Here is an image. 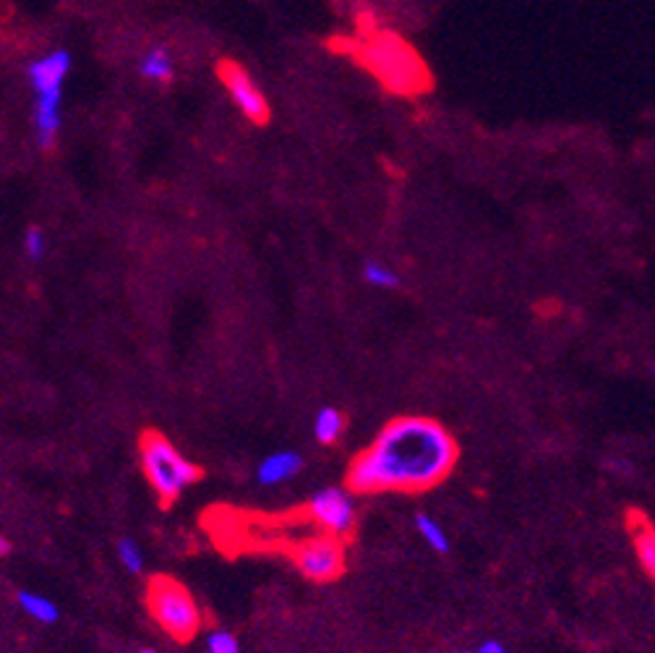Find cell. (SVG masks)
Segmentation results:
<instances>
[{
  "mask_svg": "<svg viewBox=\"0 0 655 653\" xmlns=\"http://www.w3.org/2000/svg\"><path fill=\"white\" fill-rule=\"evenodd\" d=\"M460 447L431 416H397L348 468L356 494H418L439 486L455 471Z\"/></svg>",
  "mask_w": 655,
  "mask_h": 653,
  "instance_id": "1",
  "label": "cell"
},
{
  "mask_svg": "<svg viewBox=\"0 0 655 653\" xmlns=\"http://www.w3.org/2000/svg\"><path fill=\"white\" fill-rule=\"evenodd\" d=\"M350 52L389 92L420 95L431 87V77H428L418 52L397 34L376 32L374 29L371 34L360 40V44H353Z\"/></svg>",
  "mask_w": 655,
  "mask_h": 653,
  "instance_id": "2",
  "label": "cell"
},
{
  "mask_svg": "<svg viewBox=\"0 0 655 653\" xmlns=\"http://www.w3.org/2000/svg\"><path fill=\"white\" fill-rule=\"evenodd\" d=\"M141 473L152 486L162 507H170L186 489L201 478V468L180 453L162 432H145L139 437Z\"/></svg>",
  "mask_w": 655,
  "mask_h": 653,
  "instance_id": "3",
  "label": "cell"
},
{
  "mask_svg": "<svg viewBox=\"0 0 655 653\" xmlns=\"http://www.w3.org/2000/svg\"><path fill=\"white\" fill-rule=\"evenodd\" d=\"M71 71L69 50H50L34 63H29V85L34 89V133L42 149L58 141L63 123V85Z\"/></svg>",
  "mask_w": 655,
  "mask_h": 653,
  "instance_id": "4",
  "label": "cell"
},
{
  "mask_svg": "<svg viewBox=\"0 0 655 653\" xmlns=\"http://www.w3.org/2000/svg\"><path fill=\"white\" fill-rule=\"evenodd\" d=\"M147 606L157 625L180 643L191 641L201 630L199 604L176 577L155 575L147 585Z\"/></svg>",
  "mask_w": 655,
  "mask_h": 653,
  "instance_id": "5",
  "label": "cell"
},
{
  "mask_svg": "<svg viewBox=\"0 0 655 653\" xmlns=\"http://www.w3.org/2000/svg\"><path fill=\"white\" fill-rule=\"evenodd\" d=\"M292 562L298 573L314 583H333L345 573V546L343 538L333 533L308 536L292 550Z\"/></svg>",
  "mask_w": 655,
  "mask_h": 653,
  "instance_id": "6",
  "label": "cell"
},
{
  "mask_svg": "<svg viewBox=\"0 0 655 653\" xmlns=\"http://www.w3.org/2000/svg\"><path fill=\"white\" fill-rule=\"evenodd\" d=\"M308 515L324 533H333L337 538L350 536L358 521L356 492L343 489V486L319 489L308 499Z\"/></svg>",
  "mask_w": 655,
  "mask_h": 653,
  "instance_id": "7",
  "label": "cell"
},
{
  "mask_svg": "<svg viewBox=\"0 0 655 653\" xmlns=\"http://www.w3.org/2000/svg\"><path fill=\"white\" fill-rule=\"evenodd\" d=\"M217 77H220L222 87L228 89L230 100L236 102V108L244 112L248 121L256 126L269 123V110L267 97L261 95V89L256 87V81L251 73H248L244 66H238L236 61H220L217 63Z\"/></svg>",
  "mask_w": 655,
  "mask_h": 653,
  "instance_id": "8",
  "label": "cell"
},
{
  "mask_svg": "<svg viewBox=\"0 0 655 653\" xmlns=\"http://www.w3.org/2000/svg\"><path fill=\"white\" fill-rule=\"evenodd\" d=\"M304 468V457L296 449H280V453L267 455L256 468V482L261 486H280L290 478H296Z\"/></svg>",
  "mask_w": 655,
  "mask_h": 653,
  "instance_id": "9",
  "label": "cell"
},
{
  "mask_svg": "<svg viewBox=\"0 0 655 653\" xmlns=\"http://www.w3.org/2000/svg\"><path fill=\"white\" fill-rule=\"evenodd\" d=\"M627 523L639 565H643L647 575L655 577V525L651 523V517L639 513V509H629Z\"/></svg>",
  "mask_w": 655,
  "mask_h": 653,
  "instance_id": "10",
  "label": "cell"
},
{
  "mask_svg": "<svg viewBox=\"0 0 655 653\" xmlns=\"http://www.w3.org/2000/svg\"><path fill=\"white\" fill-rule=\"evenodd\" d=\"M141 77L147 81H155V85H168L176 73V61H172L168 48H149L139 63Z\"/></svg>",
  "mask_w": 655,
  "mask_h": 653,
  "instance_id": "11",
  "label": "cell"
},
{
  "mask_svg": "<svg viewBox=\"0 0 655 653\" xmlns=\"http://www.w3.org/2000/svg\"><path fill=\"white\" fill-rule=\"evenodd\" d=\"M17 602L21 606V612L29 614V617L37 622H42V625H52V622L60 620V610L56 606V602H50V598L42 596V593L19 591Z\"/></svg>",
  "mask_w": 655,
  "mask_h": 653,
  "instance_id": "12",
  "label": "cell"
},
{
  "mask_svg": "<svg viewBox=\"0 0 655 653\" xmlns=\"http://www.w3.org/2000/svg\"><path fill=\"white\" fill-rule=\"evenodd\" d=\"M345 429V416L337 408H321L314 418V437L321 445H335Z\"/></svg>",
  "mask_w": 655,
  "mask_h": 653,
  "instance_id": "13",
  "label": "cell"
},
{
  "mask_svg": "<svg viewBox=\"0 0 655 653\" xmlns=\"http://www.w3.org/2000/svg\"><path fill=\"white\" fill-rule=\"evenodd\" d=\"M416 528H418V533H420V538H424V542H426L428 546H431L434 552H439V554H447V552H449V538H447V533H444L441 525L436 523L431 515L420 513V515L416 517Z\"/></svg>",
  "mask_w": 655,
  "mask_h": 653,
  "instance_id": "14",
  "label": "cell"
},
{
  "mask_svg": "<svg viewBox=\"0 0 655 653\" xmlns=\"http://www.w3.org/2000/svg\"><path fill=\"white\" fill-rule=\"evenodd\" d=\"M364 277H366V283H371L374 288H381V290L397 288V285H400V277H397L395 269L381 265V261H366Z\"/></svg>",
  "mask_w": 655,
  "mask_h": 653,
  "instance_id": "15",
  "label": "cell"
},
{
  "mask_svg": "<svg viewBox=\"0 0 655 653\" xmlns=\"http://www.w3.org/2000/svg\"><path fill=\"white\" fill-rule=\"evenodd\" d=\"M116 552H118L120 565H123L131 575H137L145 570V552H141V546L133 542V538H120Z\"/></svg>",
  "mask_w": 655,
  "mask_h": 653,
  "instance_id": "16",
  "label": "cell"
},
{
  "mask_svg": "<svg viewBox=\"0 0 655 653\" xmlns=\"http://www.w3.org/2000/svg\"><path fill=\"white\" fill-rule=\"evenodd\" d=\"M207 653H240V641L230 630H212L207 635Z\"/></svg>",
  "mask_w": 655,
  "mask_h": 653,
  "instance_id": "17",
  "label": "cell"
},
{
  "mask_svg": "<svg viewBox=\"0 0 655 653\" xmlns=\"http://www.w3.org/2000/svg\"><path fill=\"white\" fill-rule=\"evenodd\" d=\"M44 249H48V244H44V232L40 228H29L24 232L27 257L32 261H40L44 257Z\"/></svg>",
  "mask_w": 655,
  "mask_h": 653,
  "instance_id": "18",
  "label": "cell"
},
{
  "mask_svg": "<svg viewBox=\"0 0 655 653\" xmlns=\"http://www.w3.org/2000/svg\"><path fill=\"white\" fill-rule=\"evenodd\" d=\"M478 653H507V649H504V643H499V641H484L478 645L476 649Z\"/></svg>",
  "mask_w": 655,
  "mask_h": 653,
  "instance_id": "19",
  "label": "cell"
},
{
  "mask_svg": "<svg viewBox=\"0 0 655 653\" xmlns=\"http://www.w3.org/2000/svg\"><path fill=\"white\" fill-rule=\"evenodd\" d=\"M9 550H11L9 542H6V538H3V542H0V552H3V554H9Z\"/></svg>",
  "mask_w": 655,
  "mask_h": 653,
  "instance_id": "20",
  "label": "cell"
},
{
  "mask_svg": "<svg viewBox=\"0 0 655 653\" xmlns=\"http://www.w3.org/2000/svg\"><path fill=\"white\" fill-rule=\"evenodd\" d=\"M139 653H157V651H152V649H145V651H139Z\"/></svg>",
  "mask_w": 655,
  "mask_h": 653,
  "instance_id": "21",
  "label": "cell"
},
{
  "mask_svg": "<svg viewBox=\"0 0 655 653\" xmlns=\"http://www.w3.org/2000/svg\"><path fill=\"white\" fill-rule=\"evenodd\" d=\"M457 653H478V651H457Z\"/></svg>",
  "mask_w": 655,
  "mask_h": 653,
  "instance_id": "22",
  "label": "cell"
}]
</instances>
